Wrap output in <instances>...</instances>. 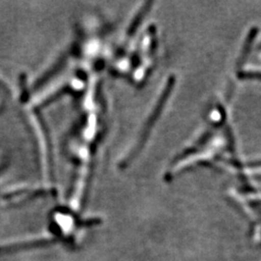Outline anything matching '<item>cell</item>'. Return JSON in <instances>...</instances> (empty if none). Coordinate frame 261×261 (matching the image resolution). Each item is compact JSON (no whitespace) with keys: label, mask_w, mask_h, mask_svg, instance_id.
Listing matches in <instances>:
<instances>
[{"label":"cell","mask_w":261,"mask_h":261,"mask_svg":"<svg viewBox=\"0 0 261 261\" xmlns=\"http://www.w3.org/2000/svg\"><path fill=\"white\" fill-rule=\"evenodd\" d=\"M1 162H2V161H1V156H0V165H1Z\"/></svg>","instance_id":"obj_1"}]
</instances>
